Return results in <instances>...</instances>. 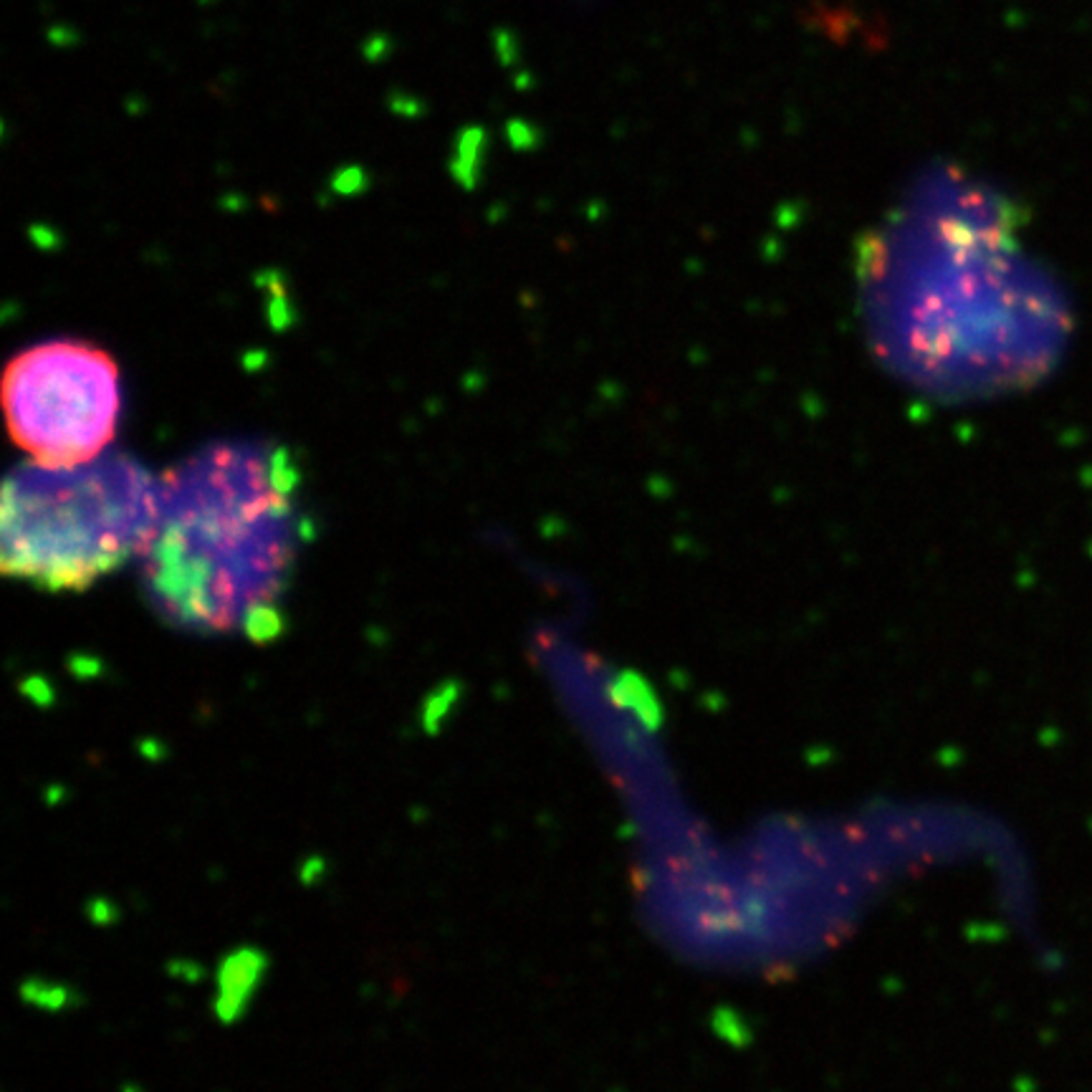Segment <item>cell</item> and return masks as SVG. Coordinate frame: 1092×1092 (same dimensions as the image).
Listing matches in <instances>:
<instances>
[{"label":"cell","instance_id":"obj_2","mask_svg":"<svg viewBox=\"0 0 1092 1092\" xmlns=\"http://www.w3.org/2000/svg\"><path fill=\"white\" fill-rule=\"evenodd\" d=\"M160 478L119 450L84 463H18L3 486L0 564L38 589H84L137 562L155 534Z\"/></svg>","mask_w":1092,"mask_h":1092},{"label":"cell","instance_id":"obj_5","mask_svg":"<svg viewBox=\"0 0 1092 1092\" xmlns=\"http://www.w3.org/2000/svg\"><path fill=\"white\" fill-rule=\"evenodd\" d=\"M21 999H24L26 1004L43 1011H61L76 1004V996L71 989L61 987V984L46 982V979H29V982H24V987H21Z\"/></svg>","mask_w":1092,"mask_h":1092},{"label":"cell","instance_id":"obj_7","mask_svg":"<svg viewBox=\"0 0 1092 1092\" xmlns=\"http://www.w3.org/2000/svg\"><path fill=\"white\" fill-rule=\"evenodd\" d=\"M308 870H311V872H321V860H316V857H314V860L308 862ZM302 877H304V883H311V877H308V872H304Z\"/></svg>","mask_w":1092,"mask_h":1092},{"label":"cell","instance_id":"obj_4","mask_svg":"<svg viewBox=\"0 0 1092 1092\" xmlns=\"http://www.w3.org/2000/svg\"><path fill=\"white\" fill-rule=\"evenodd\" d=\"M266 953L258 948H239L221 961L213 1009L223 1024H236L243 1017L253 993L258 991L266 977Z\"/></svg>","mask_w":1092,"mask_h":1092},{"label":"cell","instance_id":"obj_1","mask_svg":"<svg viewBox=\"0 0 1092 1092\" xmlns=\"http://www.w3.org/2000/svg\"><path fill=\"white\" fill-rule=\"evenodd\" d=\"M289 450L218 443L160 476V513L140 564L147 602L174 628L271 643L307 516Z\"/></svg>","mask_w":1092,"mask_h":1092},{"label":"cell","instance_id":"obj_6","mask_svg":"<svg viewBox=\"0 0 1092 1092\" xmlns=\"http://www.w3.org/2000/svg\"><path fill=\"white\" fill-rule=\"evenodd\" d=\"M455 698H458V691L455 688H445L443 693H438V696H433L428 704H425V711H423V728L428 733H436L438 728H441L443 718H445L447 714H450V709L455 706Z\"/></svg>","mask_w":1092,"mask_h":1092},{"label":"cell","instance_id":"obj_3","mask_svg":"<svg viewBox=\"0 0 1092 1092\" xmlns=\"http://www.w3.org/2000/svg\"><path fill=\"white\" fill-rule=\"evenodd\" d=\"M3 405L11 438L31 460L84 463L106 453L122 415L114 357L87 342H46L8 365Z\"/></svg>","mask_w":1092,"mask_h":1092}]
</instances>
